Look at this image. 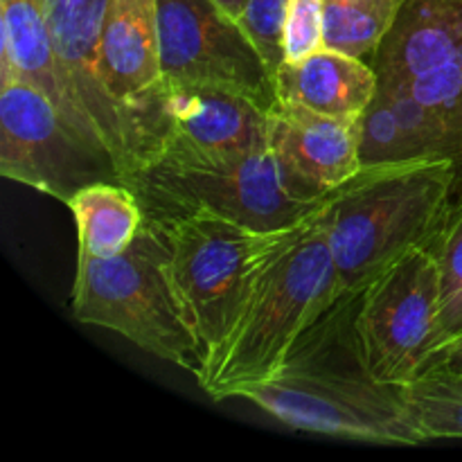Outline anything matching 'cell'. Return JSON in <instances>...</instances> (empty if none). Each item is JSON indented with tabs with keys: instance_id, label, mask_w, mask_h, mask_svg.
Returning <instances> with one entry per match:
<instances>
[{
	"instance_id": "obj_20",
	"label": "cell",
	"mask_w": 462,
	"mask_h": 462,
	"mask_svg": "<svg viewBox=\"0 0 462 462\" xmlns=\"http://www.w3.org/2000/svg\"><path fill=\"white\" fill-rule=\"evenodd\" d=\"M413 422L429 440H462V374L429 368L404 386Z\"/></svg>"
},
{
	"instance_id": "obj_8",
	"label": "cell",
	"mask_w": 462,
	"mask_h": 462,
	"mask_svg": "<svg viewBox=\"0 0 462 462\" xmlns=\"http://www.w3.org/2000/svg\"><path fill=\"white\" fill-rule=\"evenodd\" d=\"M143 162L219 165L271 149L269 108L219 86L165 81L138 113Z\"/></svg>"
},
{
	"instance_id": "obj_19",
	"label": "cell",
	"mask_w": 462,
	"mask_h": 462,
	"mask_svg": "<svg viewBox=\"0 0 462 462\" xmlns=\"http://www.w3.org/2000/svg\"><path fill=\"white\" fill-rule=\"evenodd\" d=\"M404 0H323L325 48L370 61Z\"/></svg>"
},
{
	"instance_id": "obj_12",
	"label": "cell",
	"mask_w": 462,
	"mask_h": 462,
	"mask_svg": "<svg viewBox=\"0 0 462 462\" xmlns=\"http://www.w3.org/2000/svg\"><path fill=\"white\" fill-rule=\"evenodd\" d=\"M113 0H45L54 54L70 95L111 153L120 180L138 170L135 131L102 77V32Z\"/></svg>"
},
{
	"instance_id": "obj_1",
	"label": "cell",
	"mask_w": 462,
	"mask_h": 462,
	"mask_svg": "<svg viewBox=\"0 0 462 462\" xmlns=\"http://www.w3.org/2000/svg\"><path fill=\"white\" fill-rule=\"evenodd\" d=\"M323 208L293 230L262 271L237 325L210 359L199 386L215 402L233 400L237 388L278 374L305 334L338 305Z\"/></svg>"
},
{
	"instance_id": "obj_5",
	"label": "cell",
	"mask_w": 462,
	"mask_h": 462,
	"mask_svg": "<svg viewBox=\"0 0 462 462\" xmlns=\"http://www.w3.org/2000/svg\"><path fill=\"white\" fill-rule=\"evenodd\" d=\"M122 183L138 197L144 219L212 212L264 233L302 224L337 192L302 179L273 149L219 165L153 161Z\"/></svg>"
},
{
	"instance_id": "obj_11",
	"label": "cell",
	"mask_w": 462,
	"mask_h": 462,
	"mask_svg": "<svg viewBox=\"0 0 462 462\" xmlns=\"http://www.w3.org/2000/svg\"><path fill=\"white\" fill-rule=\"evenodd\" d=\"M165 81L237 90L271 108L275 77L244 27L217 0H158Z\"/></svg>"
},
{
	"instance_id": "obj_24",
	"label": "cell",
	"mask_w": 462,
	"mask_h": 462,
	"mask_svg": "<svg viewBox=\"0 0 462 462\" xmlns=\"http://www.w3.org/2000/svg\"><path fill=\"white\" fill-rule=\"evenodd\" d=\"M429 368H445V370H451V373L462 374V337L454 338V341H449L447 346L438 347V350L431 355V359H429V364L424 365V370Z\"/></svg>"
},
{
	"instance_id": "obj_17",
	"label": "cell",
	"mask_w": 462,
	"mask_h": 462,
	"mask_svg": "<svg viewBox=\"0 0 462 462\" xmlns=\"http://www.w3.org/2000/svg\"><path fill=\"white\" fill-rule=\"evenodd\" d=\"M359 152L364 170L411 161H447L436 117L409 93L382 86L359 117Z\"/></svg>"
},
{
	"instance_id": "obj_22",
	"label": "cell",
	"mask_w": 462,
	"mask_h": 462,
	"mask_svg": "<svg viewBox=\"0 0 462 462\" xmlns=\"http://www.w3.org/2000/svg\"><path fill=\"white\" fill-rule=\"evenodd\" d=\"M287 7L289 0H248L246 9L239 16V25L244 27L248 39L260 50L273 77L284 63L282 30Z\"/></svg>"
},
{
	"instance_id": "obj_14",
	"label": "cell",
	"mask_w": 462,
	"mask_h": 462,
	"mask_svg": "<svg viewBox=\"0 0 462 462\" xmlns=\"http://www.w3.org/2000/svg\"><path fill=\"white\" fill-rule=\"evenodd\" d=\"M269 117L271 149L316 188L332 192L364 170L359 120L323 116L289 99H275Z\"/></svg>"
},
{
	"instance_id": "obj_16",
	"label": "cell",
	"mask_w": 462,
	"mask_h": 462,
	"mask_svg": "<svg viewBox=\"0 0 462 462\" xmlns=\"http://www.w3.org/2000/svg\"><path fill=\"white\" fill-rule=\"evenodd\" d=\"M379 90L373 63L323 48L300 61H284L275 72V95L323 116L359 120Z\"/></svg>"
},
{
	"instance_id": "obj_2",
	"label": "cell",
	"mask_w": 462,
	"mask_h": 462,
	"mask_svg": "<svg viewBox=\"0 0 462 462\" xmlns=\"http://www.w3.org/2000/svg\"><path fill=\"white\" fill-rule=\"evenodd\" d=\"M456 201L449 161L365 167L323 208L338 302L355 300L406 253L431 244Z\"/></svg>"
},
{
	"instance_id": "obj_23",
	"label": "cell",
	"mask_w": 462,
	"mask_h": 462,
	"mask_svg": "<svg viewBox=\"0 0 462 462\" xmlns=\"http://www.w3.org/2000/svg\"><path fill=\"white\" fill-rule=\"evenodd\" d=\"M323 48V0H289L282 30L284 61H300Z\"/></svg>"
},
{
	"instance_id": "obj_6",
	"label": "cell",
	"mask_w": 462,
	"mask_h": 462,
	"mask_svg": "<svg viewBox=\"0 0 462 462\" xmlns=\"http://www.w3.org/2000/svg\"><path fill=\"white\" fill-rule=\"evenodd\" d=\"M235 397L253 402L296 431L373 445H424L404 386L377 382L361 364L355 370L338 368L293 352L278 374L237 388Z\"/></svg>"
},
{
	"instance_id": "obj_3",
	"label": "cell",
	"mask_w": 462,
	"mask_h": 462,
	"mask_svg": "<svg viewBox=\"0 0 462 462\" xmlns=\"http://www.w3.org/2000/svg\"><path fill=\"white\" fill-rule=\"evenodd\" d=\"M147 221L156 226L170 248L167 271L171 287L206 356L208 370L215 352L237 325L262 271L300 224L264 233L212 212H185Z\"/></svg>"
},
{
	"instance_id": "obj_21",
	"label": "cell",
	"mask_w": 462,
	"mask_h": 462,
	"mask_svg": "<svg viewBox=\"0 0 462 462\" xmlns=\"http://www.w3.org/2000/svg\"><path fill=\"white\" fill-rule=\"evenodd\" d=\"M440 278V343L462 337V197L456 199L429 244Z\"/></svg>"
},
{
	"instance_id": "obj_7",
	"label": "cell",
	"mask_w": 462,
	"mask_h": 462,
	"mask_svg": "<svg viewBox=\"0 0 462 462\" xmlns=\"http://www.w3.org/2000/svg\"><path fill=\"white\" fill-rule=\"evenodd\" d=\"M382 88L418 99L442 131L462 197V0H404L370 59Z\"/></svg>"
},
{
	"instance_id": "obj_25",
	"label": "cell",
	"mask_w": 462,
	"mask_h": 462,
	"mask_svg": "<svg viewBox=\"0 0 462 462\" xmlns=\"http://www.w3.org/2000/svg\"><path fill=\"white\" fill-rule=\"evenodd\" d=\"M217 3L221 5V7L226 9V12L230 14V16H235L239 21V16H242V12L246 9V3L248 0H217Z\"/></svg>"
},
{
	"instance_id": "obj_10",
	"label": "cell",
	"mask_w": 462,
	"mask_h": 462,
	"mask_svg": "<svg viewBox=\"0 0 462 462\" xmlns=\"http://www.w3.org/2000/svg\"><path fill=\"white\" fill-rule=\"evenodd\" d=\"M0 174L68 203L97 180H120L117 167L59 116L41 90L0 77Z\"/></svg>"
},
{
	"instance_id": "obj_13",
	"label": "cell",
	"mask_w": 462,
	"mask_h": 462,
	"mask_svg": "<svg viewBox=\"0 0 462 462\" xmlns=\"http://www.w3.org/2000/svg\"><path fill=\"white\" fill-rule=\"evenodd\" d=\"M102 77L108 93L134 126L140 153L138 113L165 84L158 39V0H113L102 32Z\"/></svg>"
},
{
	"instance_id": "obj_9",
	"label": "cell",
	"mask_w": 462,
	"mask_h": 462,
	"mask_svg": "<svg viewBox=\"0 0 462 462\" xmlns=\"http://www.w3.org/2000/svg\"><path fill=\"white\" fill-rule=\"evenodd\" d=\"M440 343V278L431 248L406 253L361 293L355 350L373 379L406 386Z\"/></svg>"
},
{
	"instance_id": "obj_4",
	"label": "cell",
	"mask_w": 462,
	"mask_h": 462,
	"mask_svg": "<svg viewBox=\"0 0 462 462\" xmlns=\"http://www.w3.org/2000/svg\"><path fill=\"white\" fill-rule=\"evenodd\" d=\"M167 260L170 248L147 219L120 255L102 260L79 253L72 316L84 325L120 334L140 350L188 370L201 382L206 356L180 310Z\"/></svg>"
},
{
	"instance_id": "obj_18",
	"label": "cell",
	"mask_w": 462,
	"mask_h": 462,
	"mask_svg": "<svg viewBox=\"0 0 462 462\" xmlns=\"http://www.w3.org/2000/svg\"><path fill=\"white\" fill-rule=\"evenodd\" d=\"M66 206L75 217L79 253L102 260L120 255L144 226L143 206L122 180L86 185Z\"/></svg>"
},
{
	"instance_id": "obj_15",
	"label": "cell",
	"mask_w": 462,
	"mask_h": 462,
	"mask_svg": "<svg viewBox=\"0 0 462 462\" xmlns=\"http://www.w3.org/2000/svg\"><path fill=\"white\" fill-rule=\"evenodd\" d=\"M0 21H3L0 77H16L41 90L84 143L113 161L63 79L50 36L45 0H0Z\"/></svg>"
}]
</instances>
